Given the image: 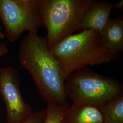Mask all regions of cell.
Returning <instances> with one entry per match:
<instances>
[{"label": "cell", "instance_id": "5", "mask_svg": "<svg viewBox=\"0 0 123 123\" xmlns=\"http://www.w3.org/2000/svg\"><path fill=\"white\" fill-rule=\"evenodd\" d=\"M0 19L11 43L19 39L25 31L37 33L43 25L40 0H0Z\"/></svg>", "mask_w": 123, "mask_h": 123}, {"label": "cell", "instance_id": "6", "mask_svg": "<svg viewBox=\"0 0 123 123\" xmlns=\"http://www.w3.org/2000/svg\"><path fill=\"white\" fill-rule=\"evenodd\" d=\"M19 72L11 67L0 68V95L6 106L7 123H22L32 114L22 98Z\"/></svg>", "mask_w": 123, "mask_h": 123}, {"label": "cell", "instance_id": "2", "mask_svg": "<svg viewBox=\"0 0 123 123\" xmlns=\"http://www.w3.org/2000/svg\"><path fill=\"white\" fill-rule=\"evenodd\" d=\"M50 50L59 63L65 80L76 71L116 58L103 45L100 33L92 30L70 36Z\"/></svg>", "mask_w": 123, "mask_h": 123}, {"label": "cell", "instance_id": "7", "mask_svg": "<svg viewBox=\"0 0 123 123\" xmlns=\"http://www.w3.org/2000/svg\"><path fill=\"white\" fill-rule=\"evenodd\" d=\"M114 5L107 0H95L84 13L79 24V30H92L100 33L110 20L111 10Z\"/></svg>", "mask_w": 123, "mask_h": 123}, {"label": "cell", "instance_id": "15", "mask_svg": "<svg viewBox=\"0 0 123 123\" xmlns=\"http://www.w3.org/2000/svg\"><path fill=\"white\" fill-rule=\"evenodd\" d=\"M5 35V33L2 31V26L0 25V39H4Z\"/></svg>", "mask_w": 123, "mask_h": 123}, {"label": "cell", "instance_id": "10", "mask_svg": "<svg viewBox=\"0 0 123 123\" xmlns=\"http://www.w3.org/2000/svg\"><path fill=\"white\" fill-rule=\"evenodd\" d=\"M98 108L104 123H123V93Z\"/></svg>", "mask_w": 123, "mask_h": 123}, {"label": "cell", "instance_id": "8", "mask_svg": "<svg viewBox=\"0 0 123 123\" xmlns=\"http://www.w3.org/2000/svg\"><path fill=\"white\" fill-rule=\"evenodd\" d=\"M100 34L104 47L116 58L123 50L122 18L110 19Z\"/></svg>", "mask_w": 123, "mask_h": 123}, {"label": "cell", "instance_id": "3", "mask_svg": "<svg viewBox=\"0 0 123 123\" xmlns=\"http://www.w3.org/2000/svg\"><path fill=\"white\" fill-rule=\"evenodd\" d=\"M94 0H40L43 25L49 49L79 30L84 13Z\"/></svg>", "mask_w": 123, "mask_h": 123}, {"label": "cell", "instance_id": "9", "mask_svg": "<svg viewBox=\"0 0 123 123\" xmlns=\"http://www.w3.org/2000/svg\"><path fill=\"white\" fill-rule=\"evenodd\" d=\"M61 123H104V121L98 107L73 103L66 110Z\"/></svg>", "mask_w": 123, "mask_h": 123}, {"label": "cell", "instance_id": "11", "mask_svg": "<svg viewBox=\"0 0 123 123\" xmlns=\"http://www.w3.org/2000/svg\"><path fill=\"white\" fill-rule=\"evenodd\" d=\"M69 105V103L67 102L62 105L48 104L43 123H61L66 110Z\"/></svg>", "mask_w": 123, "mask_h": 123}, {"label": "cell", "instance_id": "4", "mask_svg": "<svg viewBox=\"0 0 123 123\" xmlns=\"http://www.w3.org/2000/svg\"><path fill=\"white\" fill-rule=\"evenodd\" d=\"M67 97L73 103L98 107L123 94V85L116 79L84 68L71 74L65 81Z\"/></svg>", "mask_w": 123, "mask_h": 123}, {"label": "cell", "instance_id": "12", "mask_svg": "<svg viewBox=\"0 0 123 123\" xmlns=\"http://www.w3.org/2000/svg\"><path fill=\"white\" fill-rule=\"evenodd\" d=\"M46 109L33 112L22 123H43L46 114Z\"/></svg>", "mask_w": 123, "mask_h": 123}, {"label": "cell", "instance_id": "13", "mask_svg": "<svg viewBox=\"0 0 123 123\" xmlns=\"http://www.w3.org/2000/svg\"><path fill=\"white\" fill-rule=\"evenodd\" d=\"M8 52V49L5 43L0 44V57L7 54Z\"/></svg>", "mask_w": 123, "mask_h": 123}, {"label": "cell", "instance_id": "14", "mask_svg": "<svg viewBox=\"0 0 123 123\" xmlns=\"http://www.w3.org/2000/svg\"><path fill=\"white\" fill-rule=\"evenodd\" d=\"M114 7H115L116 8L119 10H121L123 9V0H121L118 3L114 5Z\"/></svg>", "mask_w": 123, "mask_h": 123}, {"label": "cell", "instance_id": "1", "mask_svg": "<svg viewBox=\"0 0 123 123\" xmlns=\"http://www.w3.org/2000/svg\"><path fill=\"white\" fill-rule=\"evenodd\" d=\"M18 58L48 104L62 105L67 102L65 80L46 37L28 32L20 43Z\"/></svg>", "mask_w": 123, "mask_h": 123}, {"label": "cell", "instance_id": "16", "mask_svg": "<svg viewBox=\"0 0 123 123\" xmlns=\"http://www.w3.org/2000/svg\"></svg>", "mask_w": 123, "mask_h": 123}]
</instances>
